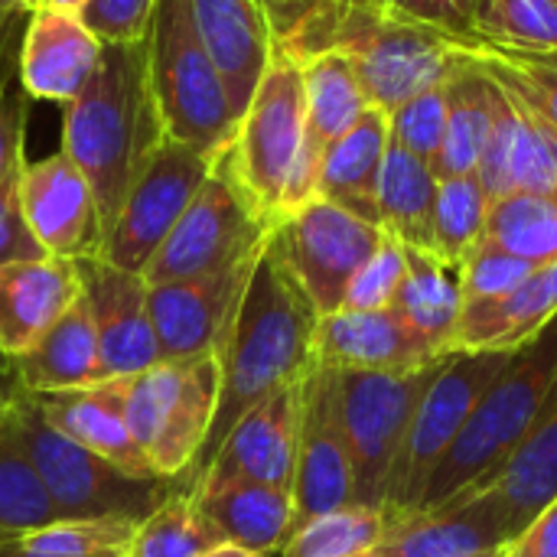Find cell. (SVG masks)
I'll list each match as a JSON object with an SVG mask.
<instances>
[{"label": "cell", "instance_id": "30bf717a", "mask_svg": "<svg viewBox=\"0 0 557 557\" xmlns=\"http://www.w3.org/2000/svg\"><path fill=\"white\" fill-rule=\"evenodd\" d=\"M304 144H307L304 75L294 59L274 52L228 147L242 186L248 189L258 212L271 222V228L284 215V193L304 153Z\"/></svg>", "mask_w": 557, "mask_h": 557}, {"label": "cell", "instance_id": "9f6ffc18", "mask_svg": "<svg viewBox=\"0 0 557 557\" xmlns=\"http://www.w3.org/2000/svg\"><path fill=\"white\" fill-rule=\"evenodd\" d=\"M366 3H372V7H382V10H385V0H366Z\"/></svg>", "mask_w": 557, "mask_h": 557}, {"label": "cell", "instance_id": "44dd1931", "mask_svg": "<svg viewBox=\"0 0 557 557\" xmlns=\"http://www.w3.org/2000/svg\"><path fill=\"white\" fill-rule=\"evenodd\" d=\"M463 499H483L496 519L503 522L509 542L525 532L557 499V388L529 431V437L512 450V457L476 490L463 493L450 506ZM447 509V506H444ZM437 512V509H434Z\"/></svg>", "mask_w": 557, "mask_h": 557}, {"label": "cell", "instance_id": "681fc988", "mask_svg": "<svg viewBox=\"0 0 557 557\" xmlns=\"http://www.w3.org/2000/svg\"><path fill=\"white\" fill-rule=\"evenodd\" d=\"M23 114L26 104L10 91L7 78H0V183L26 160L23 157Z\"/></svg>", "mask_w": 557, "mask_h": 557}, {"label": "cell", "instance_id": "91938a15", "mask_svg": "<svg viewBox=\"0 0 557 557\" xmlns=\"http://www.w3.org/2000/svg\"><path fill=\"white\" fill-rule=\"evenodd\" d=\"M0 557H3V555H0Z\"/></svg>", "mask_w": 557, "mask_h": 557}, {"label": "cell", "instance_id": "52a82bcc", "mask_svg": "<svg viewBox=\"0 0 557 557\" xmlns=\"http://www.w3.org/2000/svg\"><path fill=\"white\" fill-rule=\"evenodd\" d=\"M16 424L26 454L55 506L59 522H78V519L144 522L157 506H163L180 490L176 480L134 476L114 467L111 460L85 450L82 444L69 441L42 418L29 392L16 408Z\"/></svg>", "mask_w": 557, "mask_h": 557}, {"label": "cell", "instance_id": "7c38bea8", "mask_svg": "<svg viewBox=\"0 0 557 557\" xmlns=\"http://www.w3.org/2000/svg\"><path fill=\"white\" fill-rule=\"evenodd\" d=\"M385 232L326 199H310L268 235V245L313 300L317 313L343 310L359 268L375 255Z\"/></svg>", "mask_w": 557, "mask_h": 557}, {"label": "cell", "instance_id": "9a60e30c", "mask_svg": "<svg viewBox=\"0 0 557 557\" xmlns=\"http://www.w3.org/2000/svg\"><path fill=\"white\" fill-rule=\"evenodd\" d=\"M290 496L294 529L352 503V460L339 411V375L326 366H317L304 379L300 441Z\"/></svg>", "mask_w": 557, "mask_h": 557}, {"label": "cell", "instance_id": "f1b7e54d", "mask_svg": "<svg viewBox=\"0 0 557 557\" xmlns=\"http://www.w3.org/2000/svg\"><path fill=\"white\" fill-rule=\"evenodd\" d=\"M196 506L215 522L228 545L255 555H274L294 532V496L258 483H212L189 493Z\"/></svg>", "mask_w": 557, "mask_h": 557}, {"label": "cell", "instance_id": "db71d44e", "mask_svg": "<svg viewBox=\"0 0 557 557\" xmlns=\"http://www.w3.org/2000/svg\"><path fill=\"white\" fill-rule=\"evenodd\" d=\"M202 557H268V555H255V552H248V548H238V545H219V548H212V552H206Z\"/></svg>", "mask_w": 557, "mask_h": 557}, {"label": "cell", "instance_id": "7402d4cb", "mask_svg": "<svg viewBox=\"0 0 557 557\" xmlns=\"http://www.w3.org/2000/svg\"><path fill=\"white\" fill-rule=\"evenodd\" d=\"M101 39L75 13L33 10L20 46V88L62 108L88 85Z\"/></svg>", "mask_w": 557, "mask_h": 557}, {"label": "cell", "instance_id": "74e56055", "mask_svg": "<svg viewBox=\"0 0 557 557\" xmlns=\"http://www.w3.org/2000/svg\"><path fill=\"white\" fill-rule=\"evenodd\" d=\"M486 242L532 264L557 261V196L509 193L493 199Z\"/></svg>", "mask_w": 557, "mask_h": 557}, {"label": "cell", "instance_id": "c3c4849f", "mask_svg": "<svg viewBox=\"0 0 557 557\" xmlns=\"http://www.w3.org/2000/svg\"><path fill=\"white\" fill-rule=\"evenodd\" d=\"M385 10L454 36L473 33V0H385Z\"/></svg>", "mask_w": 557, "mask_h": 557}, {"label": "cell", "instance_id": "680465c9", "mask_svg": "<svg viewBox=\"0 0 557 557\" xmlns=\"http://www.w3.org/2000/svg\"><path fill=\"white\" fill-rule=\"evenodd\" d=\"M0 26H7V20H0Z\"/></svg>", "mask_w": 557, "mask_h": 557}, {"label": "cell", "instance_id": "d6a6232c", "mask_svg": "<svg viewBox=\"0 0 557 557\" xmlns=\"http://www.w3.org/2000/svg\"><path fill=\"white\" fill-rule=\"evenodd\" d=\"M408 271L395 297V310L441 352H457V330L463 320L460 268L434 251L405 248Z\"/></svg>", "mask_w": 557, "mask_h": 557}, {"label": "cell", "instance_id": "7bdbcfd3", "mask_svg": "<svg viewBox=\"0 0 557 557\" xmlns=\"http://www.w3.org/2000/svg\"><path fill=\"white\" fill-rule=\"evenodd\" d=\"M388 131H392L395 144H401L414 157L434 163V157L444 144V131H447V82L437 88H428L418 98H411L408 104H401L388 117Z\"/></svg>", "mask_w": 557, "mask_h": 557}, {"label": "cell", "instance_id": "d4e9b609", "mask_svg": "<svg viewBox=\"0 0 557 557\" xmlns=\"http://www.w3.org/2000/svg\"><path fill=\"white\" fill-rule=\"evenodd\" d=\"M33 398H36L42 418L69 441L82 444L85 450L111 460L114 467H121L134 476H157L127 428L124 379H111L104 385L82 388V392L33 395Z\"/></svg>", "mask_w": 557, "mask_h": 557}, {"label": "cell", "instance_id": "ffe728a7", "mask_svg": "<svg viewBox=\"0 0 557 557\" xmlns=\"http://www.w3.org/2000/svg\"><path fill=\"white\" fill-rule=\"evenodd\" d=\"M476 180L490 199L509 193L557 196V127L506 85H499L493 134L476 166Z\"/></svg>", "mask_w": 557, "mask_h": 557}, {"label": "cell", "instance_id": "f35d334b", "mask_svg": "<svg viewBox=\"0 0 557 557\" xmlns=\"http://www.w3.org/2000/svg\"><path fill=\"white\" fill-rule=\"evenodd\" d=\"M388 516L369 506H343L326 516H317L290 532L281 557H359L375 552L385 539Z\"/></svg>", "mask_w": 557, "mask_h": 557}, {"label": "cell", "instance_id": "4316f807", "mask_svg": "<svg viewBox=\"0 0 557 557\" xmlns=\"http://www.w3.org/2000/svg\"><path fill=\"white\" fill-rule=\"evenodd\" d=\"M16 372L29 395L82 392L108 382L85 297H78L23 356H16Z\"/></svg>", "mask_w": 557, "mask_h": 557}, {"label": "cell", "instance_id": "277c9868", "mask_svg": "<svg viewBox=\"0 0 557 557\" xmlns=\"http://www.w3.org/2000/svg\"><path fill=\"white\" fill-rule=\"evenodd\" d=\"M144 42L163 134L215 160L232 147L238 117L219 65L196 29L189 0H157Z\"/></svg>", "mask_w": 557, "mask_h": 557}, {"label": "cell", "instance_id": "d590c367", "mask_svg": "<svg viewBox=\"0 0 557 557\" xmlns=\"http://www.w3.org/2000/svg\"><path fill=\"white\" fill-rule=\"evenodd\" d=\"M49 522H59V516L26 454L13 411L0 421V542L20 539Z\"/></svg>", "mask_w": 557, "mask_h": 557}, {"label": "cell", "instance_id": "cb8c5ba5", "mask_svg": "<svg viewBox=\"0 0 557 557\" xmlns=\"http://www.w3.org/2000/svg\"><path fill=\"white\" fill-rule=\"evenodd\" d=\"M78 297L75 261L46 255L0 268V349L23 356Z\"/></svg>", "mask_w": 557, "mask_h": 557}, {"label": "cell", "instance_id": "5b68a950", "mask_svg": "<svg viewBox=\"0 0 557 557\" xmlns=\"http://www.w3.org/2000/svg\"><path fill=\"white\" fill-rule=\"evenodd\" d=\"M330 49L352 62L369 108L388 117L421 91L444 85L457 69L454 33L401 20L366 0L343 7Z\"/></svg>", "mask_w": 557, "mask_h": 557}, {"label": "cell", "instance_id": "3957f363", "mask_svg": "<svg viewBox=\"0 0 557 557\" xmlns=\"http://www.w3.org/2000/svg\"><path fill=\"white\" fill-rule=\"evenodd\" d=\"M557 388V317L512 349L476 401L467 428L437 463L418 512H434L486 483L529 437ZM414 516V512H411Z\"/></svg>", "mask_w": 557, "mask_h": 557}, {"label": "cell", "instance_id": "f907efd6", "mask_svg": "<svg viewBox=\"0 0 557 557\" xmlns=\"http://www.w3.org/2000/svg\"><path fill=\"white\" fill-rule=\"evenodd\" d=\"M26 398V388L16 372V359L0 349V421L16 411V405Z\"/></svg>", "mask_w": 557, "mask_h": 557}, {"label": "cell", "instance_id": "60d3db41", "mask_svg": "<svg viewBox=\"0 0 557 557\" xmlns=\"http://www.w3.org/2000/svg\"><path fill=\"white\" fill-rule=\"evenodd\" d=\"M473 33L493 42L557 49L555 0H473Z\"/></svg>", "mask_w": 557, "mask_h": 557}, {"label": "cell", "instance_id": "6f0895ef", "mask_svg": "<svg viewBox=\"0 0 557 557\" xmlns=\"http://www.w3.org/2000/svg\"><path fill=\"white\" fill-rule=\"evenodd\" d=\"M359 557H382L379 552H366V555H359Z\"/></svg>", "mask_w": 557, "mask_h": 557}, {"label": "cell", "instance_id": "484cf974", "mask_svg": "<svg viewBox=\"0 0 557 557\" xmlns=\"http://www.w3.org/2000/svg\"><path fill=\"white\" fill-rule=\"evenodd\" d=\"M509 535L483 499H463L437 512L388 519L382 557H473L506 548Z\"/></svg>", "mask_w": 557, "mask_h": 557}, {"label": "cell", "instance_id": "f6af8a7d", "mask_svg": "<svg viewBox=\"0 0 557 557\" xmlns=\"http://www.w3.org/2000/svg\"><path fill=\"white\" fill-rule=\"evenodd\" d=\"M23 163L0 183V268L46 258V251L36 242V235H33V228L26 222V212H23V196H20Z\"/></svg>", "mask_w": 557, "mask_h": 557}, {"label": "cell", "instance_id": "bcb514c9", "mask_svg": "<svg viewBox=\"0 0 557 557\" xmlns=\"http://www.w3.org/2000/svg\"><path fill=\"white\" fill-rule=\"evenodd\" d=\"M157 0H91L82 10V23L101 42H134L147 36Z\"/></svg>", "mask_w": 557, "mask_h": 557}, {"label": "cell", "instance_id": "9c48e42d", "mask_svg": "<svg viewBox=\"0 0 557 557\" xmlns=\"http://www.w3.org/2000/svg\"><path fill=\"white\" fill-rule=\"evenodd\" d=\"M447 359V356H444ZM444 359L414 372H336L339 411L352 460V503L382 509L414 411Z\"/></svg>", "mask_w": 557, "mask_h": 557}, {"label": "cell", "instance_id": "6da1fadb", "mask_svg": "<svg viewBox=\"0 0 557 557\" xmlns=\"http://www.w3.org/2000/svg\"><path fill=\"white\" fill-rule=\"evenodd\" d=\"M317 326L320 313L313 300L264 242L235 310L228 339L219 352L222 395L209 441L196 467L180 480V490L193 486V480L206 470L232 428L255 405L277 395L281 388L300 385L317 369Z\"/></svg>", "mask_w": 557, "mask_h": 557}, {"label": "cell", "instance_id": "836d02e7", "mask_svg": "<svg viewBox=\"0 0 557 557\" xmlns=\"http://www.w3.org/2000/svg\"><path fill=\"white\" fill-rule=\"evenodd\" d=\"M454 49L473 65H480L486 75H493L499 85L516 91L552 127H557V49L493 42L476 33L454 36Z\"/></svg>", "mask_w": 557, "mask_h": 557}, {"label": "cell", "instance_id": "ab89813d", "mask_svg": "<svg viewBox=\"0 0 557 557\" xmlns=\"http://www.w3.org/2000/svg\"><path fill=\"white\" fill-rule=\"evenodd\" d=\"M490 206L493 199L486 196L476 173L441 180L434 202V255L460 268L467 255L486 238Z\"/></svg>", "mask_w": 557, "mask_h": 557}, {"label": "cell", "instance_id": "4dcf8cb0", "mask_svg": "<svg viewBox=\"0 0 557 557\" xmlns=\"http://www.w3.org/2000/svg\"><path fill=\"white\" fill-rule=\"evenodd\" d=\"M457 52V49H454ZM499 85L480 65L457 52V69L447 78V131L434 157L437 180L473 176L493 134Z\"/></svg>", "mask_w": 557, "mask_h": 557}, {"label": "cell", "instance_id": "e575fe53", "mask_svg": "<svg viewBox=\"0 0 557 557\" xmlns=\"http://www.w3.org/2000/svg\"><path fill=\"white\" fill-rule=\"evenodd\" d=\"M300 75L307 101V134L326 150L369 111L366 91L356 78L352 62L336 49L300 62Z\"/></svg>", "mask_w": 557, "mask_h": 557}, {"label": "cell", "instance_id": "1f68e13d", "mask_svg": "<svg viewBox=\"0 0 557 557\" xmlns=\"http://www.w3.org/2000/svg\"><path fill=\"white\" fill-rule=\"evenodd\" d=\"M437 173L428 160L388 140L379 176V225L405 248L434 251V202Z\"/></svg>", "mask_w": 557, "mask_h": 557}, {"label": "cell", "instance_id": "8992f818", "mask_svg": "<svg viewBox=\"0 0 557 557\" xmlns=\"http://www.w3.org/2000/svg\"><path fill=\"white\" fill-rule=\"evenodd\" d=\"M219 356L157 362L124 379V418L157 476L180 483L196 467L219 411Z\"/></svg>", "mask_w": 557, "mask_h": 557}, {"label": "cell", "instance_id": "ac0fdd59", "mask_svg": "<svg viewBox=\"0 0 557 557\" xmlns=\"http://www.w3.org/2000/svg\"><path fill=\"white\" fill-rule=\"evenodd\" d=\"M20 196L26 222L49 258H101L104 232L91 186L62 150L46 160L23 163Z\"/></svg>", "mask_w": 557, "mask_h": 557}, {"label": "cell", "instance_id": "b9f144b4", "mask_svg": "<svg viewBox=\"0 0 557 557\" xmlns=\"http://www.w3.org/2000/svg\"><path fill=\"white\" fill-rule=\"evenodd\" d=\"M539 264L516 258L509 251H503L493 242H480L467 261L460 264V281H463V300L467 304H480V300H499L506 294H512L519 284H525L532 277Z\"/></svg>", "mask_w": 557, "mask_h": 557}, {"label": "cell", "instance_id": "5bb4252c", "mask_svg": "<svg viewBox=\"0 0 557 557\" xmlns=\"http://www.w3.org/2000/svg\"><path fill=\"white\" fill-rule=\"evenodd\" d=\"M258 255L212 274L147 284L160 362H183L222 352Z\"/></svg>", "mask_w": 557, "mask_h": 557}, {"label": "cell", "instance_id": "11a10c76", "mask_svg": "<svg viewBox=\"0 0 557 557\" xmlns=\"http://www.w3.org/2000/svg\"><path fill=\"white\" fill-rule=\"evenodd\" d=\"M503 552H506V548H496V552H486V555H473V557H503Z\"/></svg>", "mask_w": 557, "mask_h": 557}, {"label": "cell", "instance_id": "8d00e7d4", "mask_svg": "<svg viewBox=\"0 0 557 557\" xmlns=\"http://www.w3.org/2000/svg\"><path fill=\"white\" fill-rule=\"evenodd\" d=\"M225 545L215 522L196 506V499L176 490L144 522H137L127 557H202Z\"/></svg>", "mask_w": 557, "mask_h": 557}, {"label": "cell", "instance_id": "f546056e", "mask_svg": "<svg viewBox=\"0 0 557 557\" xmlns=\"http://www.w3.org/2000/svg\"><path fill=\"white\" fill-rule=\"evenodd\" d=\"M557 317V261L539 264L525 284L499 300H480L463 307L457 330L460 349L512 352Z\"/></svg>", "mask_w": 557, "mask_h": 557}, {"label": "cell", "instance_id": "83f0119b", "mask_svg": "<svg viewBox=\"0 0 557 557\" xmlns=\"http://www.w3.org/2000/svg\"><path fill=\"white\" fill-rule=\"evenodd\" d=\"M388 140V114L369 108L339 140L323 150L317 196L379 225V176Z\"/></svg>", "mask_w": 557, "mask_h": 557}, {"label": "cell", "instance_id": "603a6c76", "mask_svg": "<svg viewBox=\"0 0 557 557\" xmlns=\"http://www.w3.org/2000/svg\"><path fill=\"white\" fill-rule=\"evenodd\" d=\"M196 29L219 65L235 117L242 121L261 75L274 59V39L258 0H189Z\"/></svg>", "mask_w": 557, "mask_h": 557}, {"label": "cell", "instance_id": "7dc6e473", "mask_svg": "<svg viewBox=\"0 0 557 557\" xmlns=\"http://www.w3.org/2000/svg\"><path fill=\"white\" fill-rule=\"evenodd\" d=\"M336 3L343 0H258L274 39V52H287Z\"/></svg>", "mask_w": 557, "mask_h": 557}, {"label": "cell", "instance_id": "d6986e66", "mask_svg": "<svg viewBox=\"0 0 557 557\" xmlns=\"http://www.w3.org/2000/svg\"><path fill=\"white\" fill-rule=\"evenodd\" d=\"M444 356L395 307L336 310L317 326V366L336 372H414Z\"/></svg>", "mask_w": 557, "mask_h": 557}, {"label": "cell", "instance_id": "4fadbf2b", "mask_svg": "<svg viewBox=\"0 0 557 557\" xmlns=\"http://www.w3.org/2000/svg\"><path fill=\"white\" fill-rule=\"evenodd\" d=\"M212 163V157L189 144L170 137L160 140V147L147 157L137 180L131 183L124 206L104 238L101 258L121 271L144 274L199 186L209 180Z\"/></svg>", "mask_w": 557, "mask_h": 557}, {"label": "cell", "instance_id": "8fae6325", "mask_svg": "<svg viewBox=\"0 0 557 557\" xmlns=\"http://www.w3.org/2000/svg\"><path fill=\"white\" fill-rule=\"evenodd\" d=\"M509 356L512 352H496V349H460L444 359L441 372L434 375V382L428 385L414 411L408 441L401 447V457L388 486V499H385L388 519L418 512L421 496L437 463L454 447L476 401L483 398L490 382L503 372Z\"/></svg>", "mask_w": 557, "mask_h": 557}, {"label": "cell", "instance_id": "7a4b0ae2", "mask_svg": "<svg viewBox=\"0 0 557 557\" xmlns=\"http://www.w3.org/2000/svg\"><path fill=\"white\" fill-rule=\"evenodd\" d=\"M160 140L166 134L150 88L147 42H101L88 85L65 104L62 153L88 180L104 238Z\"/></svg>", "mask_w": 557, "mask_h": 557}, {"label": "cell", "instance_id": "e0dca14e", "mask_svg": "<svg viewBox=\"0 0 557 557\" xmlns=\"http://www.w3.org/2000/svg\"><path fill=\"white\" fill-rule=\"evenodd\" d=\"M300 401H304V382L281 388L277 395L255 405L222 441L215 457L206 463V470L193 480V493L199 486L212 483H258L271 490L294 486L297 470V441H300Z\"/></svg>", "mask_w": 557, "mask_h": 557}, {"label": "cell", "instance_id": "2e32d148", "mask_svg": "<svg viewBox=\"0 0 557 557\" xmlns=\"http://www.w3.org/2000/svg\"><path fill=\"white\" fill-rule=\"evenodd\" d=\"M108 382L131 379L160 362L144 274L121 271L104 258L75 261Z\"/></svg>", "mask_w": 557, "mask_h": 557}, {"label": "cell", "instance_id": "ee69618b", "mask_svg": "<svg viewBox=\"0 0 557 557\" xmlns=\"http://www.w3.org/2000/svg\"><path fill=\"white\" fill-rule=\"evenodd\" d=\"M405 271H408L405 245L395 242L392 235H385L382 245L375 248V255L352 277V284L346 290V300H343V310H385V307H395Z\"/></svg>", "mask_w": 557, "mask_h": 557}, {"label": "cell", "instance_id": "f5cc1de1", "mask_svg": "<svg viewBox=\"0 0 557 557\" xmlns=\"http://www.w3.org/2000/svg\"><path fill=\"white\" fill-rule=\"evenodd\" d=\"M36 0H0V20H13L20 13H33Z\"/></svg>", "mask_w": 557, "mask_h": 557}, {"label": "cell", "instance_id": "ba28073f", "mask_svg": "<svg viewBox=\"0 0 557 557\" xmlns=\"http://www.w3.org/2000/svg\"><path fill=\"white\" fill-rule=\"evenodd\" d=\"M271 222L258 212L242 186L228 150L212 163L209 180L199 186L160 251L144 268L147 284H170L238 264L264 248Z\"/></svg>", "mask_w": 557, "mask_h": 557}, {"label": "cell", "instance_id": "816d5d0a", "mask_svg": "<svg viewBox=\"0 0 557 557\" xmlns=\"http://www.w3.org/2000/svg\"><path fill=\"white\" fill-rule=\"evenodd\" d=\"M91 0H36V10H59V13H75L82 16V10L88 7Z\"/></svg>", "mask_w": 557, "mask_h": 557}, {"label": "cell", "instance_id": "94428289", "mask_svg": "<svg viewBox=\"0 0 557 557\" xmlns=\"http://www.w3.org/2000/svg\"><path fill=\"white\" fill-rule=\"evenodd\" d=\"M555 3H557V0H555Z\"/></svg>", "mask_w": 557, "mask_h": 557}]
</instances>
